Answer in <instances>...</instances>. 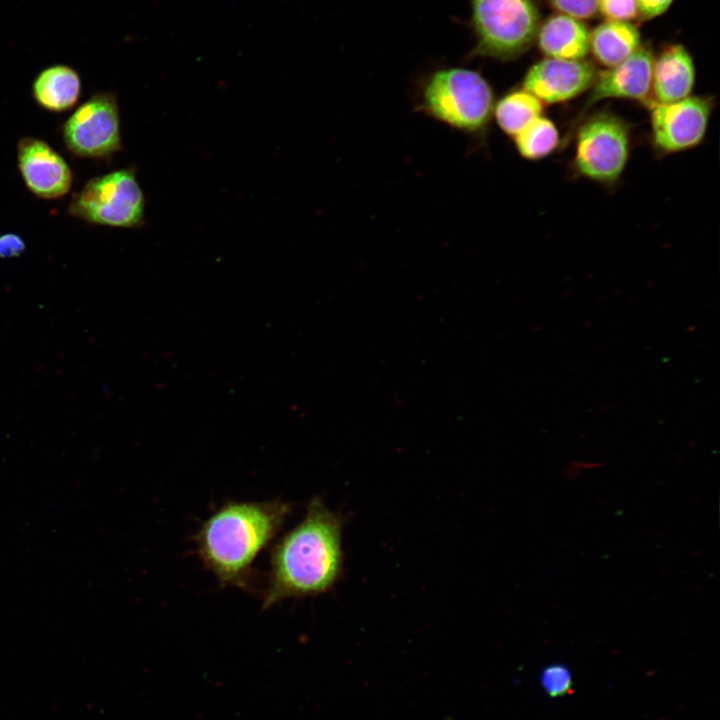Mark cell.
Returning <instances> with one entry per match:
<instances>
[{
    "instance_id": "1",
    "label": "cell",
    "mask_w": 720,
    "mask_h": 720,
    "mask_svg": "<svg viewBox=\"0 0 720 720\" xmlns=\"http://www.w3.org/2000/svg\"><path fill=\"white\" fill-rule=\"evenodd\" d=\"M343 525V516L319 497L309 501L302 520L271 548L263 610L285 599L328 593L336 586L344 571Z\"/></svg>"
},
{
    "instance_id": "2",
    "label": "cell",
    "mask_w": 720,
    "mask_h": 720,
    "mask_svg": "<svg viewBox=\"0 0 720 720\" xmlns=\"http://www.w3.org/2000/svg\"><path fill=\"white\" fill-rule=\"evenodd\" d=\"M291 511L292 505L281 499L225 503L194 535L196 553L221 586L253 592V563Z\"/></svg>"
},
{
    "instance_id": "3",
    "label": "cell",
    "mask_w": 720,
    "mask_h": 720,
    "mask_svg": "<svg viewBox=\"0 0 720 720\" xmlns=\"http://www.w3.org/2000/svg\"><path fill=\"white\" fill-rule=\"evenodd\" d=\"M494 105L489 82L477 71L460 67L434 72L423 86L419 103L430 117L472 134L486 129Z\"/></svg>"
},
{
    "instance_id": "4",
    "label": "cell",
    "mask_w": 720,
    "mask_h": 720,
    "mask_svg": "<svg viewBox=\"0 0 720 720\" xmlns=\"http://www.w3.org/2000/svg\"><path fill=\"white\" fill-rule=\"evenodd\" d=\"M476 37L472 55L512 60L535 42L540 25L534 0H470Z\"/></svg>"
},
{
    "instance_id": "5",
    "label": "cell",
    "mask_w": 720,
    "mask_h": 720,
    "mask_svg": "<svg viewBox=\"0 0 720 720\" xmlns=\"http://www.w3.org/2000/svg\"><path fill=\"white\" fill-rule=\"evenodd\" d=\"M146 199L135 168L90 179L71 199L68 214L91 225L139 228L145 224Z\"/></svg>"
},
{
    "instance_id": "6",
    "label": "cell",
    "mask_w": 720,
    "mask_h": 720,
    "mask_svg": "<svg viewBox=\"0 0 720 720\" xmlns=\"http://www.w3.org/2000/svg\"><path fill=\"white\" fill-rule=\"evenodd\" d=\"M575 136L576 173L600 184H615L629 161L630 125L618 114L602 110L585 118Z\"/></svg>"
},
{
    "instance_id": "7",
    "label": "cell",
    "mask_w": 720,
    "mask_h": 720,
    "mask_svg": "<svg viewBox=\"0 0 720 720\" xmlns=\"http://www.w3.org/2000/svg\"><path fill=\"white\" fill-rule=\"evenodd\" d=\"M62 138L70 153L81 158L110 159L122 149L116 95L93 94L63 123Z\"/></svg>"
},
{
    "instance_id": "8",
    "label": "cell",
    "mask_w": 720,
    "mask_h": 720,
    "mask_svg": "<svg viewBox=\"0 0 720 720\" xmlns=\"http://www.w3.org/2000/svg\"><path fill=\"white\" fill-rule=\"evenodd\" d=\"M649 109L651 141L663 154H673L700 145L707 133L714 108L713 98L706 95H690L668 102H650Z\"/></svg>"
},
{
    "instance_id": "9",
    "label": "cell",
    "mask_w": 720,
    "mask_h": 720,
    "mask_svg": "<svg viewBox=\"0 0 720 720\" xmlns=\"http://www.w3.org/2000/svg\"><path fill=\"white\" fill-rule=\"evenodd\" d=\"M598 70L586 59L545 57L526 72L522 88L545 104L571 101L590 90Z\"/></svg>"
},
{
    "instance_id": "10",
    "label": "cell",
    "mask_w": 720,
    "mask_h": 720,
    "mask_svg": "<svg viewBox=\"0 0 720 720\" xmlns=\"http://www.w3.org/2000/svg\"><path fill=\"white\" fill-rule=\"evenodd\" d=\"M17 165L27 189L38 198L58 199L71 188L70 166L42 139L23 137L18 141Z\"/></svg>"
},
{
    "instance_id": "11",
    "label": "cell",
    "mask_w": 720,
    "mask_h": 720,
    "mask_svg": "<svg viewBox=\"0 0 720 720\" xmlns=\"http://www.w3.org/2000/svg\"><path fill=\"white\" fill-rule=\"evenodd\" d=\"M654 54L650 47L640 46L622 62L598 71L588 91L585 107L607 99H622L647 105L651 102V78Z\"/></svg>"
},
{
    "instance_id": "12",
    "label": "cell",
    "mask_w": 720,
    "mask_h": 720,
    "mask_svg": "<svg viewBox=\"0 0 720 720\" xmlns=\"http://www.w3.org/2000/svg\"><path fill=\"white\" fill-rule=\"evenodd\" d=\"M695 81L696 68L689 51L682 44L669 45L653 58L651 102L686 98L692 95Z\"/></svg>"
},
{
    "instance_id": "13",
    "label": "cell",
    "mask_w": 720,
    "mask_h": 720,
    "mask_svg": "<svg viewBox=\"0 0 720 720\" xmlns=\"http://www.w3.org/2000/svg\"><path fill=\"white\" fill-rule=\"evenodd\" d=\"M535 42L546 57L585 59L590 52V31L583 21L557 13L540 23Z\"/></svg>"
},
{
    "instance_id": "14",
    "label": "cell",
    "mask_w": 720,
    "mask_h": 720,
    "mask_svg": "<svg viewBox=\"0 0 720 720\" xmlns=\"http://www.w3.org/2000/svg\"><path fill=\"white\" fill-rule=\"evenodd\" d=\"M81 94V79L72 67L56 64L42 70L32 84V95L43 109L61 113L70 110Z\"/></svg>"
},
{
    "instance_id": "15",
    "label": "cell",
    "mask_w": 720,
    "mask_h": 720,
    "mask_svg": "<svg viewBox=\"0 0 720 720\" xmlns=\"http://www.w3.org/2000/svg\"><path fill=\"white\" fill-rule=\"evenodd\" d=\"M640 46V32L631 22L605 20L590 32V52L606 68L622 62Z\"/></svg>"
},
{
    "instance_id": "16",
    "label": "cell",
    "mask_w": 720,
    "mask_h": 720,
    "mask_svg": "<svg viewBox=\"0 0 720 720\" xmlns=\"http://www.w3.org/2000/svg\"><path fill=\"white\" fill-rule=\"evenodd\" d=\"M543 112L544 104L521 88L503 95L494 105L493 116L503 133L514 138Z\"/></svg>"
},
{
    "instance_id": "17",
    "label": "cell",
    "mask_w": 720,
    "mask_h": 720,
    "mask_svg": "<svg viewBox=\"0 0 720 720\" xmlns=\"http://www.w3.org/2000/svg\"><path fill=\"white\" fill-rule=\"evenodd\" d=\"M519 155L530 161L548 157L560 144V133L555 122L544 114L529 123L514 138Z\"/></svg>"
},
{
    "instance_id": "18",
    "label": "cell",
    "mask_w": 720,
    "mask_h": 720,
    "mask_svg": "<svg viewBox=\"0 0 720 720\" xmlns=\"http://www.w3.org/2000/svg\"><path fill=\"white\" fill-rule=\"evenodd\" d=\"M541 684L550 697L564 696L572 689V675L562 663H552L541 672Z\"/></svg>"
},
{
    "instance_id": "19",
    "label": "cell",
    "mask_w": 720,
    "mask_h": 720,
    "mask_svg": "<svg viewBox=\"0 0 720 720\" xmlns=\"http://www.w3.org/2000/svg\"><path fill=\"white\" fill-rule=\"evenodd\" d=\"M557 13L578 20H588L598 14V0H549Z\"/></svg>"
},
{
    "instance_id": "20",
    "label": "cell",
    "mask_w": 720,
    "mask_h": 720,
    "mask_svg": "<svg viewBox=\"0 0 720 720\" xmlns=\"http://www.w3.org/2000/svg\"><path fill=\"white\" fill-rule=\"evenodd\" d=\"M598 13L613 21L631 22L638 17L636 0H598Z\"/></svg>"
},
{
    "instance_id": "21",
    "label": "cell",
    "mask_w": 720,
    "mask_h": 720,
    "mask_svg": "<svg viewBox=\"0 0 720 720\" xmlns=\"http://www.w3.org/2000/svg\"><path fill=\"white\" fill-rule=\"evenodd\" d=\"M674 0H636L638 17L648 20L664 14Z\"/></svg>"
},
{
    "instance_id": "22",
    "label": "cell",
    "mask_w": 720,
    "mask_h": 720,
    "mask_svg": "<svg viewBox=\"0 0 720 720\" xmlns=\"http://www.w3.org/2000/svg\"><path fill=\"white\" fill-rule=\"evenodd\" d=\"M25 250V242L16 233H5L0 235V258L17 257Z\"/></svg>"
}]
</instances>
